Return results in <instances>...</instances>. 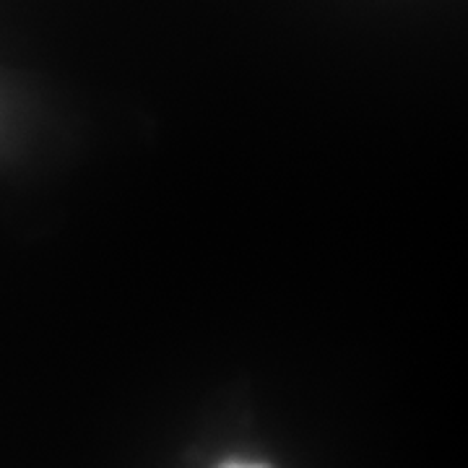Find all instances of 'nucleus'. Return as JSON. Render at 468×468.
<instances>
[{
	"label": "nucleus",
	"instance_id": "f257e3e1",
	"mask_svg": "<svg viewBox=\"0 0 468 468\" xmlns=\"http://www.w3.org/2000/svg\"><path fill=\"white\" fill-rule=\"evenodd\" d=\"M221 468H263V466H258V463H245V461H232V463H227V466H221Z\"/></svg>",
	"mask_w": 468,
	"mask_h": 468
}]
</instances>
